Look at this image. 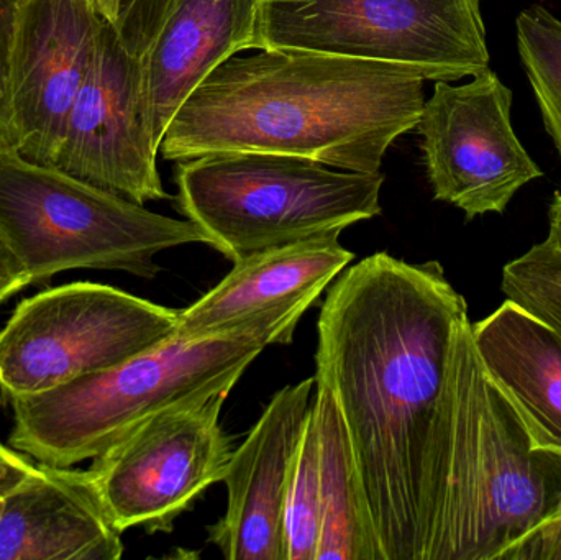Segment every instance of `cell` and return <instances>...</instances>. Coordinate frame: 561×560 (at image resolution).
I'll return each instance as SVG.
<instances>
[{
  "mask_svg": "<svg viewBox=\"0 0 561 560\" xmlns=\"http://www.w3.org/2000/svg\"><path fill=\"white\" fill-rule=\"evenodd\" d=\"M180 311L76 282L23 299L0 331V395L33 397L124 364L176 332Z\"/></svg>",
  "mask_w": 561,
  "mask_h": 560,
  "instance_id": "ba28073f",
  "label": "cell"
},
{
  "mask_svg": "<svg viewBox=\"0 0 561 560\" xmlns=\"http://www.w3.org/2000/svg\"><path fill=\"white\" fill-rule=\"evenodd\" d=\"M501 292L561 334V252L549 240L504 266Z\"/></svg>",
  "mask_w": 561,
  "mask_h": 560,
  "instance_id": "44dd1931",
  "label": "cell"
},
{
  "mask_svg": "<svg viewBox=\"0 0 561 560\" xmlns=\"http://www.w3.org/2000/svg\"><path fill=\"white\" fill-rule=\"evenodd\" d=\"M511 105L513 92L491 69L460 85L435 81L415 127L435 199L468 220L503 214L520 187L543 176L514 132Z\"/></svg>",
  "mask_w": 561,
  "mask_h": 560,
  "instance_id": "30bf717a",
  "label": "cell"
},
{
  "mask_svg": "<svg viewBox=\"0 0 561 560\" xmlns=\"http://www.w3.org/2000/svg\"><path fill=\"white\" fill-rule=\"evenodd\" d=\"M313 400V398H312ZM320 533L319 436L310 408L290 473L286 505V560H316Z\"/></svg>",
  "mask_w": 561,
  "mask_h": 560,
  "instance_id": "ffe728a7",
  "label": "cell"
},
{
  "mask_svg": "<svg viewBox=\"0 0 561 560\" xmlns=\"http://www.w3.org/2000/svg\"><path fill=\"white\" fill-rule=\"evenodd\" d=\"M316 378L279 390L233 450L224 483L226 515L209 542L229 560H286V505L297 447L312 408Z\"/></svg>",
  "mask_w": 561,
  "mask_h": 560,
  "instance_id": "4fadbf2b",
  "label": "cell"
},
{
  "mask_svg": "<svg viewBox=\"0 0 561 560\" xmlns=\"http://www.w3.org/2000/svg\"><path fill=\"white\" fill-rule=\"evenodd\" d=\"M561 506V454L534 446L491 381L470 318L455 331L447 421L425 560H497Z\"/></svg>",
  "mask_w": 561,
  "mask_h": 560,
  "instance_id": "3957f363",
  "label": "cell"
},
{
  "mask_svg": "<svg viewBox=\"0 0 561 560\" xmlns=\"http://www.w3.org/2000/svg\"><path fill=\"white\" fill-rule=\"evenodd\" d=\"M16 450H12V447L3 446V444H0V462L2 460H9L12 459V457L16 456Z\"/></svg>",
  "mask_w": 561,
  "mask_h": 560,
  "instance_id": "83f0119b",
  "label": "cell"
},
{
  "mask_svg": "<svg viewBox=\"0 0 561 560\" xmlns=\"http://www.w3.org/2000/svg\"><path fill=\"white\" fill-rule=\"evenodd\" d=\"M355 259L339 237L263 250L233 263L232 272L190 308L176 332L186 338L220 334L249 324L270 309L313 301Z\"/></svg>",
  "mask_w": 561,
  "mask_h": 560,
  "instance_id": "9a60e30c",
  "label": "cell"
},
{
  "mask_svg": "<svg viewBox=\"0 0 561 560\" xmlns=\"http://www.w3.org/2000/svg\"><path fill=\"white\" fill-rule=\"evenodd\" d=\"M104 19L89 0H20L10 56L13 148L55 167Z\"/></svg>",
  "mask_w": 561,
  "mask_h": 560,
  "instance_id": "7c38bea8",
  "label": "cell"
},
{
  "mask_svg": "<svg viewBox=\"0 0 561 560\" xmlns=\"http://www.w3.org/2000/svg\"><path fill=\"white\" fill-rule=\"evenodd\" d=\"M176 0H121L114 23L125 48L135 58H144L157 39Z\"/></svg>",
  "mask_w": 561,
  "mask_h": 560,
  "instance_id": "7402d4cb",
  "label": "cell"
},
{
  "mask_svg": "<svg viewBox=\"0 0 561 560\" xmlns=\"http://www.w3.org/2000/svg\"><path fill=\"white\" fill-rule=\"evenodd\" d=\"M0 239L30 283L71 270H108L140 278L161 272L154 256L209 237L191 220L151 213L144 204L0 148Z\"/></svg>",
  "mask_w": 561,
  "mask_h": 560,
  "instance_id": "8992f818",
  "label": "cell"
},
{
  "mask_svg": "<svg viewBox=\"0 0 561 560\" xmlns=\"http://www.w3.org/2000/svg\"><path fill=\"white\" fill-rule=\"evenodd\" d=\"M259 0H176L144 61L158 145L181 105L220 65L255 49Z\"/></svg>",
  "mask_w": 561,
  "mask_h": 560,
  "instance_id": "2e32d148",
  "label": "cell"
},
{
  "mask_svg": "<svg viewBox=\"0 0 561 560\" xmlns=\"http://www.w3.org/2000/svg\"><path fill=\"white\" fill-rule=\"evenodd\" d=\"M550 230L547 240L561 252V193L553 196L549 210Z\"/></svg>",
  "mask_w": 561,
  "mask_h": 560,
  "instance_id": "484cf974",
  "label": "cell"
},
{
  "mask_svg": "<svg viewBox=\"0 0 561 560\" xmlns=\"http://www.w3.org/2000/svg\"><path fill=\"white\" fill-rule=\"evenodd\" d=\"M497 560H561V506L501 552Z\"/></svg>",
  "mask_w": 561,
  "mask_h": 560,
  "instance_id": "cb8c5ba5",
  "label": "cell"
},
{
  "mask_svg": "<svg viewBox=\"0 0 561 560\" xmlns=\"http://www.w3.org/2000/svg\"><path fill=\"white\" fill-rule=\"evenodd\" d=\"M158 153L144 61L104 20L53 168L145 206L171 197Z\"/></svg>",
  "mask_w": 561,
  "mask_h": 560,
  "instance_id": "8fae6325",
  "label": "cell"
},
{
  "mask_svg": "<svg viewBox=\"0 0 561 560\" xmlns=\"http://www.w3.org/2000/svg\"><path fill=\"white\" fill-rule=\"evenodd\" d=\"M15 485V483H13ZM13 485L5 487V489H0V516H2L3 503H5L7 493L13 489Z\"/></svg>",
  "mask_w": 561,
  "mask_h": 560,
  "instance_id": "f1b7e54d",
  "label": "cell"
},
{
  "mask_svg": "<svg viewBox=\"0 0 561 560\" xmlns=\"http://www.w3.org/2000/svg\"><path fill=\"white\" fill-rule=\"evenodd\" d=\"M176 183L181 214L236 263L375 219L385 176L290 155L219 151L180 161Z\"/></svg>",
  "mask_w": 561,
  "mask_h": 560,
  "instance_id": "5b68a950",
  "label": "cell"
},
{
  "mask_svg": "<svg viewBox=\"0 0 561 560\" xmlns=\"http://www.w3.org/2000/svg\"><path fill=\"white\" fill-rule=\"evenodd\" d=\"M312 400L319 436L320 533L316 560H385L339 404L325 385Z\"/></svg>",
  "mask_w": 561,
  "mask_h": 560,
  "instance_id": "ac0fdd59",
  "label": "cell"
},
{
  "mask_svg": "<svg viewBox=\"0 0 561 560\" xmlns=\"http://www.w3.org/2000/svg\"><path fill=\"white\" fill-rule=\"evenodd\" d=\"M424 82L411 69L325 53L230 56L181 105L160 153L180 163L263 151L379 173L389 147L421 121Z\"/></svg>",
  "mask_w": 561,
  "mask_h": 560,
  "instance_id": "7a4b0ae2",
  "label": "cell"
},
{
  "mask_svg": "<svg viewBox=\"0 0 561 560\" xmlns=\"http://www.w3.org/2000/svg\"><path fill=\"white\" fill-rule=\"evenodd\" d=\"M313 301L270 309L220 334H178L124 364L10 401V447L36 462L76 467L95 459L158 411L230 393L268 345L289 344Z\"/></svg>",
  "mask_w": 561,
  "mask_h": 560,
  "instance_id": "277c9868",
  "label": "cell"
},
{
  "mask_svg": "<svg viewBox=\"0 0 561 560\" xmlns=\"http://www.w3.org/2000/svg\"><path fill=\"white\" fill-rule=\"evenodd\" d=\"M122 535L91 470L33 464L7 493L0 560H118Z\"/></svg>",
  "mask_w": 561,
  "mask_h": 560,
  "instance_id": "5bb4252c",
  "label": "cell"
},
{
  "mask_svg": "<svg viewBox=\"0 0 561 560\" xmlns=\"http://www.w3.org/2000/svg\"><path fill=\"white\" fill-rule=\"evenodd\" d=\"M255 49L386 62L425 81L490 69L480 0H259Z\"/></svg>",
  "mask_w": 561,
  "mask_h": 560,
  "instance_id": "52a82bcc",
  "label": "cell"
},
{
  "mask_svg": "<svg viewBox=\"0 0 561 560\" xmlns=\"http://www.w3.org/2000/svg\"><path fill=\"white\" fill-rule=\"evenodd\" d=\"M463 296L438 262L386 252L339 275L317 322L316 381L332 391L385 560H425Z\"/></svg>",
  "mask_w": 561,
  "mask_h": 560,
  "instance_id": "6da1fadb",
  "label": "cell"
},
{
  "mask_svg": "<svg viewBox=\"0 0 561 560\" xmlns=\"http://www.w3.org/2000/svg\"><path fill=\"white\" fill-rule=\"evenodd\" d=\"M488 377L513 404L534 446L561 454V334L506 299L471 322Z\"/></svg>",
  "mask_w": 561,
  "mask_h": 560,
  "instance_id": "e0dca14e",
  "label": "cell"
},
{
  "mask_svg": "<svg viewBox=\"0 0 561 560\" xmlns=\"http://www.w3.org/2000/svg\"><path fill=\"white\" fill-rule=\"evenodd\" d=\"M516 28L520 61L561 157V20L536 3L519 13Z\"/></svg>",
  "mask_w": 561,
  "mask_h": 560,
  "instance_id": "d6986e66",
  "label": "cell"
},
{
  "mask_svg": "<svg viewBox=\"0 0 561 560\" xmlns=\"http://www.w3.org/2000/svg\"><path fill=\"white\" fill-rule=\"evenodd\" d=\"M94 7L95 12L114 25L117 22L118 9H121V0H89Z\"/></svg>",
  "mask_w": 561,
  "mask_h": 560,
  "instance_id": "4316f807",
  "label": "cell"
},
{
  "mask_svg": "<svg viewBox=\"0 0 561 560\" xmlns=\"http://www.w3.org/2000/svg\"><path fill=\"white\" fill-rule=\"evenodd\" d=\"M32 466L33 464L30 462L28 457L20 453L12 459L2 460L0 462V489H5V487L19 482L32 469Z\"/></svg>",
  "mask_w": 561,
  "mask_h": 560,
  "instance_id": "d4e9b609",
  "label": "cell"
},
{
  "mask_svg": "<svg viewBox=\"0 0 561 560\" xmlns=\"http://www.w3.org/2000/svg\"><path fill=\"white\" fill-rule=\"evenodd\" d=\"M19 7L20 0H0V148H13L9 81Z\"/></svg>",
  "mask_w": 561,
  "mask_h": 560,
  "instance_id": "603a6c76",
  "label": "cell"
},
{
  "mask_svg": "<svg viewBox=\"0 0 561 560\" xmlns=\"http://www.w3.org/2000/svg\"><path fill=\"white\" fill-rule=\"evenodd\" d=\"M230 393L151 414L92 459L91 472L122 533L170 535L174 522L224 482L232 443L220 426Z\"/></svg>",
  "mask_w": 561,
  "mask_h": 560,
  "instance_id": "9c48e42d",
  "label": "cell"
}]
</instances>
